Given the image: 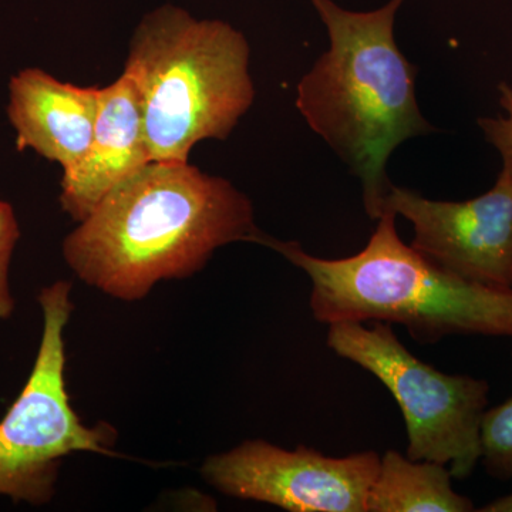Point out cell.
Wrapping results in <instances>:
<instances>
[{
  "label": "cell",
  "instance_id": "1",
  "mask_svg": "<svg viewBox=\"0 0 512 512\" xmlns=\"http://www.w3.org/2000/svg\"><path fill=\"white\" fill-rule=\"evenodd\" d=\"M261 232L251 200L225 178L150 161L64 238L63 258L84 284L138 302L160 282L200 272L218 248L255 242Z\"/></svg>",
  "mask_w": 512,
  "mask_h": 512
},
{
  "label": "cell",
  "instance_id": "2",
  "mask_svg": "<svg viewBox=\"0 0 512 512\" xmlns=\"http://www.w3.org/2000/svg\"><path fill=\"white\" fill-rule=\"evenodd\" d=\"M328 29V52L298 84L296 107L362 181L365 210L379 220L392 183L386 164L407 138L434 128L414 93L416 67L394 42L404 0L372 12H352L333 0H311Z\"/></svg>",
  "mask_w": 512,
  "mask_h": 512
},
{
  "label": "cell",
  "instance_id": "3",
  "mask_svg": "<svg viewBox=\"0 0 512 512\" xmlns=\"http://www.w3.org/2000/svg\"><path fill=\"white\" fill-rule=\"evenodd\" d=\"M396 215L384 210L366 248L349 258H318L264 232L255 244L311 278V309L320 323H397L424 345L453 335L512 338V289L477 284L434 264L400 239Z\"/></svg>",
  "mask_w": 512,
  "mask_h": 512
},
{
  "label": "cell",
  "instance_id": "4",
  "mask_svg": "<svg viewBox=\"0 0 512 512\" xmlns=\"http://www.w3.org/2000/svg\"><path fill=\"white\" fill-rule=\"evenodd\" d=\"M245 36L222 20L164 5L138 23L124 74L136 86L151 161L188 163L225 140L255 99Z\"/></svg>",
  "mask_w": 512,
  "mask_h": 512
},
{
  "label": "cell",
  "instance_id": "5",
  "mask_svg": "<svg viewBox=\"0 0 512 512\" xmlns=\"http://www.w3.org/2000/svg\"><path fill=\"white\" fill-rule=\"evenodd\" d=\"M70 295L69 281L40 291L39 352L28 382L0 421V495L15 503L49 504L64 457L72 453L114 454L116 430L106 423L86 426L70 403L64 345L74 309Z\"/></svg>",
  "mask_w": 512,
  "mask_h": 512
},
{
  "label": "cell",
  "instance_id": "6",
  "mask_svg": "<svg viewBox=\"0 0 512 512\" xmlns=\"http://www.w3.org/2000/svg\"><path fill=\"white\" fill-rule=\"evenodd\" d=\"M328 346L392 393L406 421L407 457L450 466L456 478L473 474L481 461V423L490 384L427 365L397 339L390 323L380 320L369 328L359 322L332 323Z\"/></svg>",
  "mask_w": 512,
  "mask_h": 512
},
{
  "label": "cell",
  "instance_id": "7",
  "mask_svg": "<svg viewBox=\"0 0 512 512\" xmlns=\"http://www.w3.org/2000/svg\"><path fill=\"white\" fill-rule=\"evenodd\" d=\"M379 466L373 450L336 458L258 439L207 458L201 474L222 494L286 511L367 512Z\"/></svg>",
  "mask_w": 512,
  "mask_h": 512
},
{
  "label": "cell",
  "instance_id": "8",
  "mask_svg": "<svg viewBox=\"0 0 512 512\" xmlns=\"http://www.w3.org/2000/svg\"><path fill=\"white\" fill-rule=\"evenodd\" d=\"M384 210L412 222V247L468 281L512 289V161L490 191L463 202L431 201L392 185Z\"/></svg>",
  "mask_w": 512,
  "mask_h": 512
},
{
  "label": "cell",
  "instance_id": "9",
  "mask_svg": "<svg viewBox=\"0 0 512 512\" xmlns=\"http://www.w3.org/2000/svg\"><path fill=\"white\" fill-rule=\"evenodd\" d=\"M151 161L143 109L127 74L99 90V110L86 156L63 171L60 205L82 222L117 185Z\"/></svg>",
  "mask_w": 512,
  "mask_h": 512
},
{
  "label": "cell",
  "instance_id": "10",
  "mask_svg": "<svg viewBox=\"0 0 512 512\" xmlns=\"http://www.w3.org/2000/svg\"><path fill=\"white\" fill-rule=\"evenodd\" d=\"M97 87L64 83L30 67L10 79L8 117L19 151H35L63 171L89 150L99 110Z\"/></svg>",
  "mask_w": 512,
  "mask_h": 512
},
{
  "label": "cell",
  "instance_id": "11",
  "mask_svg": "<svg viewBox=\"0 0 512 512\" xmlns=\"http://www.w3.org/2000/svg\"><path fill=\"white\" fill-rule=\"evenodd\" d=\"M450 468L412 460L399 451L380 457L379 471L367 498V512H468L470 498L451 487Z\"/></svg>",
  "mask_w": 512,
  "mask_h": 512
},
{
  "label": "cell",
  "instance_id": "12",
  "mask_svg": "<svg viewBox=\"0 0 512 512\" xmlns=\"http://www.w3.org/2000/svg\"><path fill=\"white\" fill-rule=\"evenodd\" d=\"M481 461L490 476L512 478V399L485 410L481 423Z\"/></svg>",
  "mask_w": 512,
  "mask_h": 512
},
{
  "label": "cell",
  "instance_id": "13",
  "mask_svg": "<svg viewBox=\"0 0 512 512\" xmlns=\"http://www.w3.org/2000/svg\"><path fill=\"white\" fill-rule=\"evenodd\" d=\"M20 238L18 218L9 202L0 200V320L15 311V298L10 289V262Z\"/></svg>",
  "mask_w": 512,
  "mask_h": 512
},
{
  "label": "cell",
  "instance_id": "14",
  "mask_svg": "<svg viewBox=\"0 0 512 512\" xmlns=\"http://www.w3.org/2000/svg\"><path fill=\"white\" fill-rule=\"evenodd\" d=\"M498 92L501 107L507 116H500L497 119L484 117L478 120V124L483 128L487 140L500 151L503 160L512 161V87L510 84L501 83Z\"/></svg>",
  "mask_w": 512,
  "mask_h": 512
},
{
  "label": "cell",
  "instance_id": "15",
  "mask_svg": "<svg viewBox=\"0 0 512 512\" xmlns=\"http://www.w3.org/2000/svg\"><path fill=\"white\" fill-rule=\"evenodd\" d=\"M483 512H512V493L505 497L497 498L493 503L485 505Z\"/></svg>",
  "mask_w": 512,
  "mask_h": 512
}]
</instances>
